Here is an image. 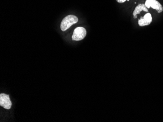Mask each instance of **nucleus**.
Listing matches in <instances>:
<instances>
[{
    "mask_svg": "<svg viewBox=\"0 0 163 122\" xmlns=\"http://www.w3.org/2000/svg\"><path fill=\"white\" fill-rule=\"evenodd\" d=\"M78 21V19L75 16L70 15L65 17L62 21L61 24V29L62 31H65L70 28L72 25Z\"/></svg>",
    "mask_w": 163,
    "mask_h": 122,
    "instance_id": "obj_1",
    "label": "nucleus"
},
{
    "mask_svg": "<svg viewBox=\"0 0 163 122\" xmlns=\"http://www.w3.org/2000/svg\"><path fill=\"white\" fill-rule=\"evenodd\" d=\"M86 35V31L84 27H78L74 30L72 39L75 41H80L82 40Z\"/></svg>",
    "mask_w": 163,
    "mask_h": 122,
    "instance_id": "obj_2",
    "label": "nucleus"
},
{
    "mask_svg": "<svg viewBox=\"0 0 163 122\" xmlns=\"http://www.w3.org/2000/svg\"><path fill=\"white\" fill-rule=\"evenodd\" d=\"M0 106L7 110L11 109L12 102L10 101L9 95L5 93L0 94Z\"/></svg>",
    "mask_w": 163,
    "mask_h": 122,
    "instance_id": "obj_3",
    "label": "nucleus"
},
{
    "mask_svg": "<svg viewBox=\"0 0 163 122\" xmlns=\"http://www.w3.org/2000/svg\"><path fill=\"white\" fill-rule=\"evenodd\" d=\"M145 5L147 8L151 7L156 10L159 13L162 12L163 11V7L157 0H146Z\"/></svg>",
    "mask_w": 163,
    "mask_h": 122,
    "instance_id": "obj_4",
    "label": "nucleus"
},
{
    "mask_svg": "<svg viewBox=\"0 0 163 122\" xmlns=\"http://www.w3.org/2000/svg\"><path fill=\"white\" fill-rule=\"evenodd\" d=\"M152 21V16L150 13H147L144 17H141L138 20V24L140 26H149Z\"/></svg>",
    "mask_w": 163,
    "mask_h": 122,
    "instance_id": "obj_5",
    "label": "nucleus"
},
{
    "mask_svg": "<svg viewBox=\"0 0 163 122\" xmlns=\"http://www.w3.org/2000/svg\"><path fill=\"white\" fill-rule=\"evenodd\" d=\"M142 11H145L146 12H149L148 8L146 7L145 4H139L135 7L133 12V15L134 16L133 18H134V19H136V18H137V15L140 13V12Z\"/></svg>",
    "mask_w": 163,
    "mask_h": 122,
    "instance_id": "obj_6",
    "label": "nucleus"
},
{
    "mask_svg": "<svg viewBox=\"0 0 163 122\" xmlns=\"http://www.w3.org/2000/svg\"><path fill=\"white\" fill-rule=\"evenodd\" d=\"M116 1L119 3H123V2H125L127 0H116Z\"/></svg>",
    "mask_w": 163,
    "mask_h": 122,
    "instance_id": "obj_7",
    "label": "nucleus"
},
{
    "mask_svg": "<svg viewBox=\"0 0 163 122\" xmlns=\"http://www.w3.org/2000/svg\"><path fill=\"white\" fill-rule=\"evenodd\" d=\"M127 1H129V0H127Z\"/></svg>",
    "mask_w": 163,
    "mask_h": 122,
    "instance_id": "obj_8",
    "label": "nucleus"
}]
</instances>
